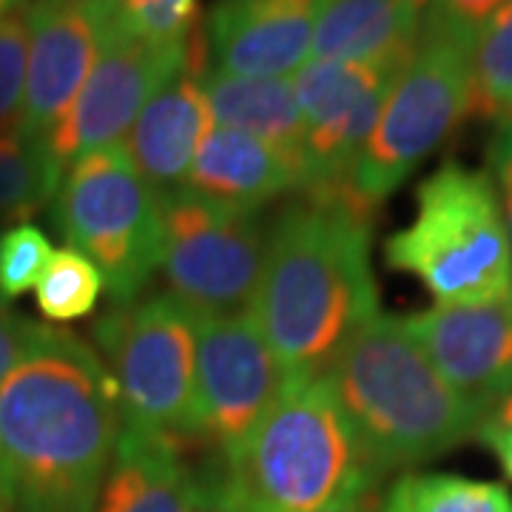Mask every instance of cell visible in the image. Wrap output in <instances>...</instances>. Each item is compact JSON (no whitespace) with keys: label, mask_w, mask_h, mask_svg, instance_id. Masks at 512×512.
I'll list each match as a JSON object with an SVG mask.
<instances>
[{"label":"cell","mask_w":512,"mask_h":512,"mask_svg":"<svg viewBox=\"0 0 512 512\" xmlns=\"http://www.w3.org/2000/svg\"><path fill=\"white\" fill-rule=\"evenodd\" d=\"M55 222L69 248L92 259L111 305L140 299L163 262L160 194L120 143L77 157L57 188Z\"/></svg>","instance_id":"obj_6"},{"label":"cell","mask_w":512,"mask_h":512,"mask_svg":"<svg viewBox=\"0 0 512 512\" xmlns=\"http://www.w3.org/2000/svg\"><path fill=\"white\" fill-rule=\"evenodd\" d=\"M322 0H217L205 20L208 69L288 77L311 57Z\"/></svg>","instance_id":"obj_15"},{"label":"cell","mask_w":512,"mask_h":512,"mask_svg":"<svg viewBox=\"0 0 512 512\" xmlns=\"http://www.w3.org/2000/svg\"><path fill=\"white\" fill-rule=\"evenodd\" d=\"M484 424H493V427H507V430H512V390L504 396V399H498V402L490 407V413L484 416Z\"/></svg>","instance_id":"obj_34"},{"label":"cell","mask_w":512,"mask_h":512,"mask_svg":"<svg viewBox=\"0 0 512 512\" xmlns=\"http://www.w3.org/2000/svg\"><path fill=\"white\" fill-rule=\"evenodd\" d=\"M404 328L481 421L512 390V291L476 305H433L404 316Z\"/></svg>","instance_id":"obj_14"},{"label":"cell","mask_w":512,"mask_h":512,"mask_svg":"<svg viewBox=\"0 0 512 512\" xmlns=\"http://www.w3.org/2000/svg\"><path fill=\"white\" fill-rule=\"evenodd\" d=\"M470 114L512 123V0L484 20L470 55Z\"/></svg>","instance_id":"obj_22"},{"label":"cell","mask_w":512,"mask_h":512,"mask_svg":"<svg viewBox=\"0 0 512 512\" xmlns=\"http://www.w3.org/2000/svg\"><path fill=\"white\" fill-rule=\"evenodd\" d=\"M322 376L379 476L453 450L481 424V413L441 379L399 316L379 311L367 319Z\"/></svg>","instance_id":"obj_3"},{"label":"cell","mask_w":512,"mask_h":512,"mask_svg":"<svg viewBox=\"0 0 512 512\" xmlns=\"http://www.w3.org/2000/svg\"><path fill=\"white\" fill-rule=\"evenodd\" d=\"M205 66V37L197 35L188 66L148 100L126 134L123 148L131 163L160 197L183 188L200 143L214 126L200 83Z\"/></svg>","instance_id":"obj_16"},{"label":"cell","mask_w":512,"mask_h":512,"mask_svg":"<svg viewBox=\"0 0 512 512\" xmlns=\"http://www.w3.org/2000/svg\"><path fill=\"white\" fill-rule=\"evenodd\" d=\"M200 478L183 441L123 421L94 512H197Z\"/></svg>","instance_id":"obj_17"},{"label":"cell","mask_w":512,"mask_h":512,"mask_svg":"<svg viewBox=\"0 0 512 512\" xmlns=\"http://www.w3.org/2000/svg\"><path fill=\"white\" fill-rule=\"evenodd\" d=\"M407 63L311 60L293 77L305 120L299 194L353 188V168L370 143L393 83Z\"/></svg>","instance_id":"obj_10"},{"label":"cell","mask_w":512,"mask_h":512,"mask_svg":"<svg viewBox=\"0 0 512 512\" xmlns=\"http://www.w3.org/2000/svg\"><path fill=\"white\" fill-rule=\"evenodd\" d=\"M29 63V18L26 6L0 18V131L20 126Z\"/></svg>","instance_id":"obj_27"},{"label":"cell","mask_w":512,"mask_h":512,"mask_svg":"<svg viewBox=\"0 0 512 512\" xmlns=\"http://www.w3.org/2000/svg\"><path fill=\"white\" fill-rule=\"evenodd\" d=\"M0 512H6V510H3V507H0Z\"/></svg>","instance_id":"obj_37"},{"label":"cell","mask_w":512,"mask_h":512,"mask_svg":"<svg viewBox=\"0 0 512 512\" xmlns=\"http://www.w3.org/2000/svg\"><path fill=\"white\" fill-rule=\"evenodd\" d=\"M430 0H322L311 60L407 63Z\"/></svg>","instance_id":"obj_19"},{"label":"cell","mask_w":512,"mask_h":512,"mask_svg":"<svg viewBox=\"0 0 512 512\" xmlns=\"http://www.w3.org/2000/svg\"><path fill=\"white\" fill-rule=\"evenodd\" d=\"M476 35L424 12L416 52L393 83L370 143L353 168L367 205L387 200L470 114V55Z\"/></svg>","instance_id":"obj_7"},{"label":"cell","mask_w":512,"mask_h":512,"mask_svg":"<svg viewBox=\"0 0 512 512\" xmlns=\"http://www.w3.org/2000/svg\"><path fill=\"white\" fill-rule=\"evenodd\" d=\"M476 436L493 450L498 464H501V470L512 481V430H507V427H493V424H484L481 421Z\"/></svg>","instance_id":"obj_32"},{"label":"cell","mask_w":512,"mask_h":512,"mask_svg":"<svg viewBox=\"0 0 512 512\" xmlns=\"http://www.w3.org/2000/svg\"><path fill=\"white\" fill-rule=\"evenodd\" d=\"M120 427L103 356L69 330L43 325L0 382V507L94 512Z\"/></svg>","instance_id":"obj_1"},{"label":"cell","mask_w":512,"mask_h":512,"mask_svg":"<svg viewBox=\"0 0 512 512\" xmlns=\"http://www.w3.org/2000/svg\"><path fill=\"white\" fill-rule=\"evenodd\" d=\"M160 214L168 293L194 316L251 311L268 251L265 220L183 188L160 197Z\"/></svg>","instance_id":"obj_9"},{"label":"cell","mask_w":512,"mask_h":512,"mask_svg":"<svg viewBox=\"0 0 512 512\" xmlns=\"http://www.w3.org/2000/svg\"><path fill=\"white\" fill-rule=\"evenodd\" d=\"M200 83L217 126L234 128L274 146L296 165L302 183L305 120L291 77H239L205 66Z\"/></svg>","instance_id":"obj_20"},{"label":"cell","mask_w":512,"mask_h":512,"mask_svg":"<svg viewBox=\"0 0 512 512\" xmlns=\"http://www.w3.org/2000/svg\"><path fill=\"white\" fill-rule=\"evenodd\" d=\"M52 256L55 248L35 222L9 225L0 234V305L37 288Z\"/></svg>","instance_id":"obj_26"},{"label":"cell","mask_w":512,"mask_h":512,"mask_svg":"<svg viewBox=\"0 0 512 512\" xmlns=\"http://www.w3.org/2000/svg\"><path fill=\"white\" fill-rule=\"evenodd\" d=\"M507 0H430L427 12L433 18L444 20L450 26H456L461 32L476 35L484 26V20L495 15Z\"/></svg>","instance_id":"obj_30"},{"label":"cell","mask_w":512,"mask_h":512,"mask_svg":"<svg viewBox=\"0 0 512 512\" xmlns=\"http://www.w3.org/2000/svg\"><path fill=\"white\" fill-rule=\"evenodd\" d=\"M0 231H6V225H0Z\"/></svg>","instance_id":"obj_36"},{"label":"cell","mask_w":512,"mask_h":512,"mask_svg":"<svg viewBox=\"0 0 512 512\" xmlns=\"http://www.w3.org/2000/svg\"><path fill=\"white\" fill-rule=\"evenodd\" d=\"M183 191L222 208L259 214L268 202L299 194V171L274 146L214 123L188 168Z\"/></svg>","instance_id":"obj_18"},{"label":"cell","mask_w":512,"mask_h":512,"mask_svg":"<svg viewBox=\"0 0 512 512\" xmlns=\"http://www.w3.org/2000/svg\"><path fill=\"white\" fill-rule=\"evenodd\" d=\"M123 421L191 439L197 404V316L171 293L114 305L94 322Z\"/></svg>","instance_id":"obj_8"},{"label":"cell","mask_w":512,"mask_h":512,"mask_svg":"<svg viewBox=\"0 0 512 512\" xmlns=\"http://www.w3.org/2000/svg\"><path fill=\"white\" fill-rule=\"evenodd\" d=\"M103 288V274L92 259L66 245L55 251L46 274L37 282V311L52 325L77 322L97 308Z\"/></svg>","instance_id":"obj_24"},{"label":"cell","mask_w":512,"mask_h":512,"mask_svg":"<svg viewBox=\"0 0 512 512\" xmlns=\"http://www.w3.org/2000/svg\"><path fill=\"white\" fill-rule=\"evenodd\" d=\"M384 262L419 279L436 305L512 291V251L493 177L456 160L416 188V217L384 242Z\"/></svg>","instance_id":"obj_5"},{"label":"cell","mask_w":512,"mask_h":512,"mask_svg":"<svg viewBox=\"0 0 512 512\" xmlns=\"http://www.w3.org/2000/svg\"><path fill=\"white\" fill-rule=\"evenodd\" d=\"M43 325L29 322L26 316L0 305V382L12 373V367L23 359V353L35 345Z\"/></svg>","instance_id":"obj_28"},{"label":"cell","mask_w":512,"mask_h":512,"mask_svg":"<svg viewBox=\"0 0 512 512\" xmlns=\"http://www.w3.org/2000/svg\"><path fill=\"white\" fill-rule=\"evenodd\" d=\"M285 370L251 311L197 316V404L191 439L222 456L268 413Z\"/></svg>","instance_id":"obj_12"},{"label":"cell","mask_w":512,"mask_h":512,"mask_svg":"<svg viewBox=\"0 0 512 512\" xmlns=\"http://www.w3.org/2000/svg\"><path fill=\"white\" fill-rule=\"evenodd\" d=\"M382 512H512V495L493 481L453 473H413L384 493Z\"/></svg>","instance_id":"obj_23"},{"label":"cell","mask_w":512,"mask_h":512,"mask_svg":"<svg viewBox=\"0 0 512 512\" xmlns=\"http://www.w3.org/2000/svg\"><path fill=\"white\" fill-rule=\"evenodd\" d=\"M384 495L379 493V473H362L353 484L319 512H382Z\"/></svg>","instance_id":"obj_31"},{"label":"cell","mask_w":512,"mask_h":512,"mask_svg":"<svg viewBox=\"0 0 512 512\" xmlns=\"http://www.w3.org/2000/svg\"><path fill=\"white\" fill-rule=\"evenodd\" d=\"M26 3H29V0H0V18L9 15V12H15L20 6H26Z\"/></svg>","instance_id":"obj_35"},{"label":"cell","mask_w":512,"mask_h":512,"mask_svg":"<svg viewBox=\"0 0 512 512\" xmlns=\"http://www.w3.org/2000/svg\"><path fill=\"white\" fill-rule=\"evenodd\" d=\"M208 476L237 512H319L370 470L325 376L285 384L234 450Z\"/></svg>","instance_id":"obj_4"},{"label":"cell","mask_w":512,"mask_h":512,"mask_svg":"<svg viewBox=\"0 0 512 512\" xmlns=\"http://www.w3.org/2000/svg\"><path fill=\"white\" fill-rule=\"evenodd\" d=\"M106 26L157 43H188L197 32V0H100Z\"/></svg>","instance_id":"obj_25"},{"label":"cell","mask_w":512,"mask_h":512,"mask_svg":"<svg viewBox=\"0 0 512 512\" xmlns=\"http://www.w3.org/2000/svg\"><path fill=\"white\" fill-rule=\"evenodd\" d=\"M197 35L188 43H157L103 26V46L89 80L66 117L43 140L57 165L66 171L83 154L117 146L148 100L188 66Z\"/></svg>","instance_id":"obj_11"},{"label":"cell","mask_w":512,"mask_h":512,"mask_svg":"<svg viewBox=\"0 0 512 512\" xmlns=\"http://www.w3.org/2000/svg\"><path fill=\"white\" fill-rule=\"evenodd\" d=\"M487 163H490L487 174L493 177L495 191H498V202H501V214H504L512 251V123H504L498 128V134L490 143V151H487Z\"/></svg>","instance_id":"obj_29"},{"label":"cell","mask_w":512,"mask_h":512,"mask_svg":"<svg viewBox=\"0 0 512 512\" xmlns=\"http://www.w3.org/2000/svg\"><path fill=\"white\" fill-rule=\"evenodd\" d=\"M63 168L43 140L0 131V225H18L55 200Z\"/></svg>","instance_id":"obj_21"},{"label":"cell","mask_w":512,"mask_h":512,"mask_svg":"<svg viewBox=\"0 0 512 512\" xmlns=\"http://www.w3.org/2000/svg\"><path fill=\"white\" fill-rule=\"evenodd\" d=\"M29 63L20 131L46 140L72 109L103 46L100 0H29Z\"/></svg>","instance_id":"obj_13"},{"label":"cell","mask_w":512,"mask_h":512,"mask_svg":"<svg viewBox=\"0 0 512 512\" xmlns=\"http://www.w3.org/2000/svg\"><path fill=\"white\" fill-rule=\"evenodd\" d=\"M197 478H200V510L197 512H237L234 504L222 495L214 478L208 476V473H202Z\"/></svg>","instance_id":"obj_33"},{"label":"cell","mask_w":512,"mask_h":512,"mask_svg":"<svg viewBox=\"0 0 512 512\" xmlns=\"http://www.w3.org/2000/svg\"><path fill=\"white\" fill-rule=\"evenodd\" d=\"M373 214L353 188H339L299 194L268 225L251 313L285 376H322L379 313Z\"/></svg>","instance_id":"obj_2"}]
</instances>
